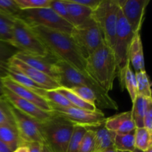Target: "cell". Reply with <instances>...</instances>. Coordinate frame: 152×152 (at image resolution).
<instances>
[{
  "label": "cell",
  "instance_id": "obj_36",
  "mask_svg": "<svg viewBox=\"0 0 152 152\" xmlns=\"http://www.w3.org/2000/svg\"><path fill=\"white\" fill-rule=\"evenodd\" d=\"M15 0H0V12L15 17L20 11Z\"/></svg>",
  "mask_w": 152,
  "mask_h": 152
},
{
  "label": "cell",
  "instance_id": "obj_2",
  "mask_svg": "<svg viewBox=\"0 0 152 152\" xmlns=\"http://www.w3.org/2000/svg\"><path fill=\"white\" fill-rule=\"evenodd\" d=\"M56 80L59 86L70 89L75 86H86L94 91L97 97L96 105L106 109L118 110V105L88 74L80 72L63 61L58 60L54 65Z\"/></svg>",
  "mask_w": 152,
  "mask_h": 152
},
{
  "label": "cell",
  "instance_id": "obj_21",
  "mask_svg": "<svg viewBox=\"0 0 152 152\" xmlns=\"http://www.w3.org/2000/svg\"><path fill=\"white\" fill-rule=\"evenodd\" d=\"M94 132L96 152H101L114 148V138L116 133L108 130L104 124L99 127L91 128Z\"/></svg>",
  "mask_w": 152,
  "mask_h": 152
},
{
  "label": "cell",
  "instance_id": "obj_23",
  "mask_svg": "<svg viewBox=\"0 0 152 152\" xmlns=\"http://www.w3.org/2000/svg\"><path fill=\"white\" fill-rule=\"evenodd\" d=\"M0 140L13 151L22 145L16 127L10 125H0Z\"/></svg>",
  "mask_w": 152,
  "mask_h": 152
},
{
  "label": "cell",
  "instance_id": "obj_40",
  "mask_svg": "<svg viewBox=\"0 0 152 152\" xmlns=\"http://www.w3.org/2000/svg\"><path fill=\"white\" fill-rule=\"evenodd\" d=\"M28 148V152H42V151L43 143L38 142H29V143L24 144Z\"/></svg>",
  "mask_w": 152,
  "mask_h": 152
},
{
  "label": "cell",
  "instance_id": "obj_20",
  "mask_svg": "<svg viewBox=\"0 0 152 152\" xmlns=\"http://www.w3.org/2000/svg\"><path fill=\"white\" fill-rule=\"evenodd\" d=\"M19 52L11 43L0 40V78L8 77L10 60Z\"/></svg>",
  "mask_w": 152,
  "mask_h": 152
},
{
  "label": "cell",
  "instance_id": "obj_9",
  "mask_svg": "<svg viewBox=\"0 0 152 152\" xmlns=\"http://www.w3.org/2000/svg\"><path fill=\"white\" fill-rule=\"evenodd\" d=\"M71 36L86 59L105 43L102 31L92 17L74 27Z\"/></svg>",
  "mask_w": 152,
  "mask_h": 152
},
{
  "label": "cell",
  "instance_id": "obj_41",
  "mask_svg": "<svg viewBox=\"0 0 152 152\" xmlns=\"http://www.w3.org/2000/svg\"><path fill=\"white\" fill-rule=\"evenodd\" d=\"M0 99L5 100V96H4V87L3 85L2 79L0 78Z\"/></svg>",
  "mask_w": 152,
  "mask_h": 152
},
{
  "label": "cell",
  "instance_id": "obj_1",
  "mask_svg": "<svg viewBox=\"0 0 152 152\" xmlns=\"http://www.w3.org/2000/svg\"><path fill=\"white\" fill-rule=\"evenodd\" d=\"M31 28L48 51L56 59L66 62L80 72L87 74L86 59L70 34L42 26Z\"/></svg>",
  "mask_w": 152,
  "mask_h": 152
},
{
  "label": "cell",
  "instance_id": "obj_46",
  "mask_svg": "<svg viewBox=\"0 0 152 152\" xmlns=\"http://www.w3.org/2000/svg\"><path fill=\"white\" fill-rule=\"evenodd\" d=\"M132 152H145V151H141V150L138 149V148H134V151H132Z\"/></svg>",
  "mask_w": 152,
  "mask_h": 152
},
{
  "label": "cell",
  "instance_id": "obj_27",
  "mask_svg": "<svg viewBox=\"0 0 152 152\" xmlns=\"http://www.w3.org/2000/svg\"><path fill=\"white\" fill-rule=\"evenodd\" d=\"M59 93L63 95L75 108H81V109L88 110V111H96L97 109L96 106L91 105L88 102H86L83 99H82L80 96H77V94L71 91L70 89L60 87L59 88L56 89Z\"/></svg>",
  "mask_w": 152,
  "mask_h": 152
},
{
  "label": "cell",
  "instance_id": "obj_25",
  "mask_svg": "<svg viewBox=\"0 0 152 152\" xmlns=\"http://www.w3.org/2000/svg\"><path fill=\"white\" fill-rule=\"evenodd\" d=\"M120 85L123 91L125 88L127 89L128 93L129 94V96H130L131 99L132 101V103H133L138 95L137 84L135 74L132 70L130 65L126 68L124 76H123L121 81L120 82Z\"/></svg>",
  "mask_w": 152,
  "mask_h": 152
},
{
  "label": "cell",
  "instance_id": "obj_29",
  "mask_svg": "<svg viewBox=\"0 0 152 152\" xmlns=\"http://www.w3.org/2000/svg\"><path fill=\"white\" fill-rule=\"evenodd\" d=\"M135 148L145 151L152 147V133L145 128H136L134 137Z\"/></svg>",
  "mask_w": 152,
  "mask_h": 152
},
{
  "label": "cell",
  "instance_id": "obj_10",
  "mask_svg": "<svg viewBox=\"0 0 152 152\" xmlns=\"http://www.w3.org/2000/svg\"><path fill=\"white\" fill-rule=\"evenodd\" d=\"M52 110L55 114L62 116L74 125L83 126L87 129L102 126L106 119L104 113L98 108L96 111H88L75 107L59 108L52 106Z\"/></svg>",
  "mask_w": 152,
  "mask_h": 152
},
{
  "label": "cell",
  "instance_id": "obj_16",
  "mask_svg": "<svg viewBox=\"0 0 152 152\" xmlns=\"http://www.w3.org/2000/svg\"><path fill=\"white\" fill-rule=\"evenodd\" d=\"M15 57L56 80L54 65L59 59H56L51 53L47 56H35L19 52L16 54Z\"/></svg>",
  "mask_w": 152,
  "mask_h": 152
},
{
  "label": "cell",
  "instance_id": "obj_37",
  "mask_svg": "<svg viewBox=\"0 0 152 152\" xmlns=\"http://www.w3.org/2000/svg\"><path fill=\"white\" fill-rule=\"evenodd\" d=\"M49 7L51 8L59 17L65 19V21H67V22L70 23L66 6H65V4L63 0H50Z\"/></svg>",
  "mask_w": 152,
  "mask_h": 152
},
{
  "label": "cell",
  "instance_id": "obj_5",
  "mask_svg": "<svg viewBox=\"0 0 152 152\" xmlns=\"http://www.w3.org/2000/svg\"><path fill=\"white\" fill-rule=\"evenodd\" d=\"M10 43L19 52L25 54L35 56H47L50 53L31 27L17 18H14L13 21Z\"/></svg>",
  "mask_w": 152,
  "mask_h": 152
},
{
  "label": "cell",
  "instance_id": "obj_48",
  "mask_svg": "<svg viewBox=\"0 0 152 152\" xmlns=\"http://www.w3.org/2000/svg\"><path fill=\"white\" fill-rule=\"evenodd\" d=\"M117 152H129V151H117Z\"/></svg>",
  "mask_w": 152,
  "mask_h": 152
},
{
  "label": "cell",
  "instance_id": "obj_32",
  "mask_svg": "<svg viewBox=\"0 0 152 152\" xmlns=\"http://www.w3.org/2000/svg\"><path fill=\"white\" fill-rule=\"evenodd\" d=\"M70 90L74 92L75 94H77V96H80L84 101L96 106L97 97H96V95L94 93V91L90 88L80 86L71 88H70Z\"/></svg>",
  "mask_w": 152,
  "mask_h": 152
},
{
  "label": "cell",
  "instance_id": "obj_26",
  "mask_svg": "<svg viewBox=\"0 0 152 152\" xmlns=\"http://www.w3.org/2000/svg\"><path fill=\"white\" fill-rule=\"evenodd\" d=\"M135 130L126 134H116L114 148L117 151L132 152L135 148Z\"/></svg>",
  "mask_w": 152,
  "mask_h": 152
},
{
  "label": "cell",
  "instance_id": "obj_35",
  "mask_svg": "<svg viewBox=\"0 0 152 152\" xmlns=\"http://www.w3.org/2000/svg\"><path fill=\"white\" fill-rule=\"evenodd\" d=\"M0 125L15 126L14 121L10 111V105L6 100L0 99Z\"/></svg>",
  "mask_w": 152,
  "mask_h": 152
},
{
  "label": "cell",
  "instance_id": "obj_7",
  "mask_svg": "<svg viewBox=\"0 0 152 152\" xmlns=\"http://www.w3.org/2000/svg\"><path fill=\"white\" fill-rule=\"evenodd\" d=\"M134 35V34L120 8L113 49L117 62V77H118L120 82L124 76L126 68L130 65L129 50Z\"/></svg>",
  "mask_w": 152,
  "mask_h": 152
},
{
  "label": "cell",
  "instance_id": "obj_45",
  "mask_svg": "<svg viewBox=\"0 0 152 152\" xmlns=\"http://www.w3.org/2000/svg\"><path fill=\"white\" fill-rule=\"evenodd\" d=\"M101 152H117V150L115 149V148H110V149L105 150V151H101Z\"/></svg>",
  "mask_w": 152,
  "mask_h": 152
},
{
  "label": "cell",
  "instance_id": "obj_14",
  "mask_svg": "<svg viewBox=\"0 0 152 152\" xmlns=\"http://www.w3.org/2000/svg\"><path fill=\"white\" fill-rule=\"evenodd\" d=\"M4 96H5V100L9 104L39 123L48 120L53 114V112L43 111L32 102L22 99L13 92L6 89L5 88H4Z\"/></svg>",
  "mask_w": 152,
  "mask_h": 152
},
{
  "label": "cell",
  "instance_id": "obj_8",
  "mask_svg": "<svg viewBox=\"0 0 152 152\" xmlns=\"http://www.w3.org/2000/svg\"><path fill=\"white\" fill-rule=\"evenodd\" d=\"M119 10L117 0H101L97 7L92 12L91 17L100 28L105 43L112 50L114 46Z\"/></svg>",
  "mask_w": 152,
  "mask_h": 152
},
{
  "label": "cell",
  "instance_id": "obj_44",
  "mask_svg": "<svg viewBox=\"0 0 152 152\" xmlns=\"http://www.w3.org/2000/svg\"><path fill=\"white\" fill-rule=\"evenodd\" d=\"M42 152H52L51 151H50V149H49L48 148L47 146H46L45 144H43L42 145Z\"/></svg>",
  "mask_w": 152,
  "mask_h": 152
},
{
  "label": "cell",
  "instance_id": "obj_43",
  "mask_svg": "<svg viewBox=\"0 0 152 152\" xmlns=\"http://www.w3.org/2000/svg\"><path fill=\"white\" fill-rule=\"evenodd\" d=\"M13 152H28V148L26 145L23 144L18 147L15 151H13Z\"/></svg>",
  "mask_w": 152,
  "mask_h": 152
},
{
  "label": "cell",
  "instance_id": "obj_12",
  "mask_svg": "<svg viewBox=\"0 0 152 152\" xmlns=\"http://www.w3.org/2000/svg\"><path fill=\"white\" fill-rule=\"evenodd\" d=\"M119 7L134 34H140L150 0H117Z\"/></svg>",
  "mask_w": 152,
  "mask_h": 152
},
{
  "label": "cell",
  "instance_id": "obj_47",
  "mask_svg": "<svg viewBox=\"0 0 152 152\" xmlns=\"http://www.w3.org/2000/svg\"><path fill=\"white\" fill-rule=\"evenodd\" d=\"M145 152H152V147H151V148H148V150H146Z\"/></svg>",
  "mask_w": 152,
  "mask_h": 152
},
{
  "label": "cell",
  "instance_id": "obj_42",
  "mask_svg": "<svg viewBox=\"0 0 152 152\" xmlns=\"http://www.w3.org/2000/svg\"><path fill=\"white\" fill-rule=\"evenodd\" d=\"M0 152H13L6 144L0 140Z\"/></svg>",
  "mask_w": 152,
  "mask_h": 152
},
{
  "label": "cell",
  "instance_id": "obj_6",
  "mask_svg": "<svg viewBox=\"0 0 152 152\" xmlns=\"http://www.w3.org/2000/svg\"><path fill=\"white\" fill-rule=\"evenodd\" d=\"M14 18L23 21L30 27H45L70 35L74 28L69 22L59 17L50 7L20 10Z\"/></svg>",
  "mask_w": 152,
  "mask_h": 152
},
{
  "label": "cell",
  "instance_id": "obj_33",
  "mask_svg": "<svg viewBox=\"0 0 152 152\" xmlns=\"http://www.w3.org/2000/svg\"><path fill=\"white\" fill-rule=\"evenodd\" d=\"M78 152H96L95 134L92 129H88L80 144Z\"/></svg>",
  "mask_w": 152,
  "mask_h": 152
},
{
  "label": "cell",
  "instance_id": "obj_30",
  "mask_svg": "<svg viewBox=\"0 0 152 152\" xmlns=\"http://www.w3.org/2000/svg\"><path fill=\"white\" fill-rule=\"evenodd\" d=\"M14 17L0 12V40L11 42Z\"/></svg>",
  "mask_w": 152,
  "mask_h": 152
},
{
  "label": "cell",
  "instance_id": "obj_22",
  "mask_svg": "<svg viewBox=\"0 0 152 152\" xmlns=\"http://www.w3.org/2000/svg\"><path fill=\"white\" fill-rule=\"evenodd\" d=\"M152 102V99H147L138 95L133 102L132 113L133 120L136 128L143 127V119L148 109V105Z\"/></svg>",
  "mask_w": 152,
  "mask_h": 152
},
{
  "label": "cell",
  "instance_id": "obj_18",
  "mask_svg": "<svg viewBox=\"0 0 152 152\" xmlns=\"http://www.w3.org/2000/svg\"><path fill=\"white\" fill-rule=\"evenodd\" d=\"M67 8L70 23L73 27H77L88 20L93 10L80 4H75L71 0H63Z\"/></svg>",
  "mask_w": 152,
  "mask_h": 152
},
{
  "label": "cell",
  "instance_id": "obj_15",
  "mask_svg": "<svg viewBox=\"0 0 152 152\" xmlns=\"http://www.w3.org/2000/svg\"><path fill=\"white\" fill-rule=\"evenodd\" d=\"M3 85L6 89L10 91L13 92L18 96L21 97L25 100L32 102L37 107L41 108L42 110L48 112H53L51 105L50 102L39 95L37 94L35 92L33 91L31 89H28L24 86H21L19 83H16L9 77L2 79Z\"/></svg>",
  "mask_w": 152,
  "mask_h": 152
},
{
  "label": "cell",
  "instance_id": "obj_28",
  "mask_svg": "<svg viewBox=\"0 0 152 152\" xmlns=\"http://www.w3.org/2000/svg\"><path fill=\"white\" fill-rule=\"evenodd\" d=\"M134 74L137 84V94L147 99H152L151 83L146 71H142L135 72Z\"/></svg>",
  "mask_w": 152,
  "mask_h": 152
},
{
  "label": "cell",
  "instance_id": "obj_17",
  "mask_svg": "<svg viewBox=\"0 0 152 152\" xmlns=\"http://www.w3.org/2000/svg\"><path fill=\"white\" fill-rule=\"evenodd\" d=\"M104 126L116 134H126L136 129L132 111H125L105 119Z\"/></svg>",
  "mask_w": 152,
  "mask_h": 152
},
{
  "label": "cell",
  "instance_id": "obj_24",
  "mask_svg": "<svg viewBox=\"0 0 152 152\" xmlns=\"http://www.w3.org/2000/svg\"><path fill=\"white\" fill-rule=\"evenodd\" d=\"M37 94L39 95L48 101L52 106L59 107V108H71L74 105L65 97L62 94L56 90H45V89H38L35 91Z\"/></svg>",
  "mask_w": 152,
  "mask_h": 152
},
{
  "label": "cell",
  "instance_id": "obj_3",
  "mask_svg": "<svg viewBox=\"0 0 152 152\" xmlns=\"http://www.w3.org/2000/svg\"><path fill=\"white\" fill-rule=\"evenodd\" d=\"M86 71L105 91H112L117 77V62L112 49L103 43L86 58Z\"/></svg>",
  "mask_w": 152,
  "mask_h": 152
},
{
  "label": "cell",
  "instance_id": "obj_39",
  "mask_svg": "<svg viewBox=\"0 0 152 152\" xmlns=\"http://www.w3.org/2000/svg\"><path fill=\"white\" fill-rule=\"evenodd\" d=\"M71 1L75 4L89 7L92 10H94L97 7L101 0H71Z\"/></svg>",
  "mask_w": 152,
  "mask_h": 152
},
{
  "label": "cell",
  "instance_id": "obj_31",
  "mask_svg": "<svg viewBox=\"0 0 152 152\" xmlns=\"http://www.w3.org/2000/svg\"><path fill=\"white\" fill-rule=\"evenodd\" d=\"M87 130V128L74 125L66 152H78L80 144Z\"/></svg>",
  "mask_w": 152,
  "mask_h": 152
},
{
  "label": "cell",
  "instance_id": "obj_34",
  "mask_svg": "<svg viewBox=\"0 0 152 152\" xmlns=\"http://www.w3.org/2000/svg\"><path fill=\"white\" fill-rule=\"evenodd\" d=\"M50 1V0H15L21 10L49 7Z\"/></svg>",
  "mask_w": 152,
  "mask_h": 152
},
{
  "label": "cell",
  "instance_id": "obj_11",
  "mask_svg": "<svg viewBox=\"0 0 152 152\" xmlns=\"http://www.w3.org/2000/svg\"><path fill=\"white\" fill-rule=\"evenodd\" d=\"M9 105L15 127L22 142V145L34 142L43 143L39 122L19 111L10 104Z\"/></svg>",
  "mask_w": 152,
  "mask_h": 152
},
{
  "label": "cell",
  "instance_id": "obj_38",
  "mask_svg": "<svg viewBox=\"0 0 152 152\" xmlns=\"http://www.w3.org/2000/svg\"><path fill=\"white\" fill-rule=\"evenodd\" d=\"M143 127L152 133V102L148 105V109L143 119Z\"/></svg>",
  "mask_w": 152,
  "mask_h": 152
},
{
  "label": "cell",
  "instance_id": "obj_13",
  "mask_svg": "<svg viewBox=\"0 0 152 152\" xmlns=\"http://www.w3.org/2000/svg\"><path fill=\"white\" fill-rule=\"evenodd\" d=\"M10 66L13 67V68L28 77L45 90H56L61 87L54 79L29 66L15 56L10 60Z\"/></svg>",
  "mask_w": 152,
  "mask_h": 152
},
{
  "label": "cell",
  "instance_id": "obj_4",
  "mask_svg": "<svg viewBox=\"0 0 152 152\" xmlns=\"http://www.w3.org/2000/svg\"><path fill=\"white\" fill-rule=\"evenodd\" d=\"M39 125L43 144L52 152H66L74 125L54 112Z\"/></svg>",
  "mask_w": 152,
  "mask_h": 152
},
{
  "label": "cell",
  "instance_id": "obj_19",
  "mask_svg": "<svg viewBox=\"0 0 152 152\" xmlns=\"http://www.w3.org/2000/svg\"><path fill=\"white\" fill-rule=\"evenodd\" d=\"M129 60L134 68L135 72L145 71L143 48L140 34L134 35L129 50Z\"/></svg>",
  "mask_w": 152,
  "mask_h": 152
}]
</instances>
